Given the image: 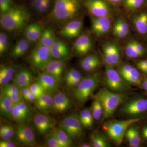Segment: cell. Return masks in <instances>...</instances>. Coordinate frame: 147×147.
Listing matches in <instances>:
<instances>
[{"label":"cell","mask_w":147,"mask_h":147,"mask_svg":"<svg viewBox=\"0 0 147 147\" xmlns=\"http://www.w3.org/2000/svg\"><path fill=\"white\" fill-rule=\"evenodd\" d=\"M135 63L137 69L144 74V76H147V59L139 60Z\"/></svg>","instance_id":"obj_43"},{"label":"cell","mask_w":147,"mask_h":147,"mask_svg":"<svg viewBox=\"0 0 147 147\" xmlns=\"http://www.w3.org/2000/svg\"><path fill=\"white\" fill-rule=\"evenodd\" d=\"M52 1V0H45L44 2L43 3L45 4V5L46 6L48 10H49V9L50 8V6H51Z\"/></svg>","instance_id":"obj_54"},{"label":"cell","mask_w":147,"mask_h":147,"mask_svg":"<svg viewBox=\"0 0 147 147\" xmlns=\"http://www.w3.org/2000/svg\"><path fill=\"white\" fill-rule=\"evenodd\" d=\"M15 134L17 141L21 144L34 146L36 140L32 129L28 124H18L16 127Z\"/></svg>","instance_id":"obj_10"},{"label":"cell","mask_w":147,"mask_h":147,"mask_svg":"<svg viewBox=\"0 0 147 147\" xmlns=\"http://www.w3.org/2000/svg\"><path fill=\"white\" fill-rule=\"evenodd\" d=\"M83 24L80 20L69 21L65 25L60 32L61 34L66 38H74L79 36L82 32Z\"/></svg>","instance_id":"obj_20"},{"label":"cell","mask_w":147,"mask_h":147,"mask_svg":"<svg viewBox=\"0 0 147 147\" xmlns=\"http://www.w3.org/2000/svg\"><path fill=\"white\" fill-rule=\"evenodd\" d=\"M21 94H22V97L24 98H25L27 95L31 91L29 88V87H25L21 89Z\"/></svg>","instance_id":"obj_52"},{"label":"cell","mask_w":147,"mask_h":147,"mask_svg":"<svg viewBox=\"0 0 147 147\" xmlns=\"http://www.w3.org/2000/svg\"><path fill=\"white\" fill-rule=\"evenodd\" d=\"M84 77L82 76V74L77 69L74 68L70 69L66 74L65 78L66 85L74 80L82 79Z\"/></svg>","instance_id":"obj_37"},{"label":"cell","mask_w":147,"mask_h":147,"mask_svg":"<svg viewBox=\"0 0 147 147\" xmlns=\"http://www.w3.org/2000/svg\"><path fill=\"white\" fill-rule=\"evenodd\" d=\"M141 119L132 118L125 120L108 121L103 125V130L112 142L115 144L119 146L123 142L129 127L139 121Z\"/></svg>","instance_id":"obj_5"},{"label":"cell","mask_w":147,"mask_h":147,"mask_svg":"<svg viewBox=\"0 0 147 147\" xmlns=\"http://www.w3.org/2000/svg\"><path fill=\"white\" fill-rule=\"evenodd\" d=\"M35 104L36 108L41 112H50L53 109V96L51 93L45 92L36 99Z\"/></svg>","instance_id":"obj_24"},{"label":"cell","mask_w":147,"mask_h":147,"mask_svg":"<svg viewBox=\"0 0 147 147\" xmlns=\"http://www.w3.org/2000/svg\"><path fill=\"white\" fill-rule=\"evenodd\" d=\"M125 137L130 147H138L141 146L142 136L138 127L134 125V124L127 129Z\"/></svg>","instance_id":"obj_23"},{"label":"cell","mask_w":147,"mask_h":147,"mask_svg":"<svg viewBox=\"0 0 147 147\" xmlns=\"http://www.w3.org/2000/svg\"><path fill=\"white\" fill-rule=\"evenodd\" d=\"M102 73L96 72L84 77L79 85L73 90V96L75 101L79 105L86 102L101 82Z\"/></svg>","instance_id":"obj_2"},{"label":"cell","mask_w":147,"mask_h":147,"mask_svg":"<svg viewBox=\"0 0 147 147\" xmlns=\"http://www.w3.org/2000/svg\"><path fill=\"white\" fill-rule=\"evenodd\" d=\"M11 6V0H0L1 14L5 13Z\"/></svg>","instance_id":"obj_45"},{"label":"cell","mask_w":147,"mask_h":147,"mask_svg":"<svg viewBox=\"0 0 147 147\" xmlns=\"http://www.w3.org/2000/svg\"><path fill=\"white\" fill-rule=\"evenodd\" d=\"M59 126L71 137L72 140L77 141L84 136L83 125L79 115L72 113L63 119L59 123Z\"/></svg>","instance_id":"obj_8"},{"label":"cell","mask_w":147,"mask_h":147,"mask_svg":"<svg viewBox=\"0 0 147 147\" xmlns=\"http://www.w3.org/2000/svg\"><path fill=\"white\" fill-rule=\"evenodd\" d=\"M0 147H15L16 145L15 143L10 140H2L0 142Z\"/></svg>","instance_id":"obj_49"},{"label":"cell","mask_w":147,"mask_h":147,"mask_svg":"<svg viewBox=\"0 0 147 147\" xmlns=\"http://www.w3.org/2000/svg\"><path fill=\"white\" fill-rule=\"evenodd\" d=\"M105 44L110 51L114 66L118 65L121 61L120 53L118 47L113 42H108Z\"/></svg>","instance_id":"obj_32"},{"label":"cell","mask_w":147,"mask_h":147,"mask_svg":"<svg viewBox=\"0 0 147 147\" xmlns=\"http://www.w3.org/2000/svg\"><path fill=\"white\" fill-rule=\"evenodd\" d=\"M79 116L84 128H91L93 126L94 118L91 110L88 108H85L80 112Z\"/></svg>","instance_id":"obj_30"},{"label":"cell","mask_w":147,"mask_h":147,"mask_svg":"<svg viewBox=\"0 0 147 147\" xmlns=\"http://www.w3.org/2000/svg\"><path fill=\"white\" fill-rule=\"evenodd\" d=\"M36 82L40 84L45 92L48 93L57 92L59 83L55 77L43 71L38 75Z\"/></svg>","instance_id":"obj_15"},{"label":"cell","mask_w":147,"mask_h":147,"mask_svg":"<svg viewBox=\"0 0 147 147\" xmlns=\"http://www.w3.org/2000/svg\"><path fill=\"white\" fill-rule=\"evenodd\" d=\"M56 39L53 29L48 27L42 31L38 43L50 48Z\"/></svg>","instance_id":"obj_28"},{"label":"cell","mask_w":147,"mask_h":147,"mask_svg":"<svg viewBox=\"0 0 147 147\" xmlns=\"http://www.w3.org/2000/svg\"><path fill=\"white\" fill-rule=\"evenodd\" d=\"M145 0H124L125 5L129 10L137 9L141 7Z\"/></svg>","instance_id":"obj_39"},{"label":"cell","mask_w":147,"mask_h":147,"mask_svg":"<svg viewBox=\"0 0 147 147\" xmlns=\"http://www.w3.org/2000/svg\"><path fill=\"white\" fill-rule=\"evenodd\" d=\"M65 67L64 61L52 59L42 70L43 72L55 77L60 82L61 80L62 75Z\"/></svg>","instance_id":"obj_19"},{"label":"cell","mask_w":147,"mask_h":147,"mask_svg":"<svg viewBox=\"0 0 147 147\" xmlns=\"http://www.w3.org/2000/svg\"><path fill=\"white\" fill-rule=\"evenodd\" d=\"M54 129L57 134L61 147L71 146L73 145L72 139L64 129L60 127L59 128Z\"/></svg>","instance_id":"obj_31"},{"label":"cell","mask_w":147,"mask_h":147,"mask_svg":"<svg viewBox=\"0 0 147 147\" xmlns=\"http://www.w3.org/2000/svg\"><path fill=\"white\" fill-rule=\"evenodd\" d=\"M125 53L127 57L129 59H137L143 56L136 50L132 40L127 44L125 47Z\"/></svg>","instance_id":"obj_36"},{"label":"cell","mask_w":147,"mask_h":147,"mask_svg":"<svg viewBox=\"0 0 147 147\" xmlns=\"http://www.w3.org/2000/svg\"><path fill=\"white\" fill-rule=\"evenodd\" d=\"M50 49L53 59L64 61L69 55V50L66 44L57 38Z\"/></svg>","instance_id":"obj_18"},{"label":"cell","mask_w":147,"mask_h":147,"mask_svg":"<svg viewBox=\"0 0 147 147\" xmlns=\"http://www.w3.org/2000/svg\"><path fill=\"white\" fill-rule=\"evenodd\" d=\"M8 125H2L0 128V134H3L5 132L8 127Z\"/></svg>","instance_id":"obj_53"},{"label":"cell","mask_w":147,"mask_h":147,"mask_svg":"<svg viewBox=\"0 0 147 147\" xmlns=\"http://www.w3.org/2000/svg\"><path fill=\"white\" fill-rule=\"evenodd\" d=\"M103 84L106 88L110 91L119 93H125L129 91L131 88L121 76L118 71L113 67L105 65Z\"/></svg>","instance_id":"obj_7"},{"label":"cell","mask_w":147,"mask_h":147,"mask_svg":"<svg viewBox=\"0 0 147 147\" xmlns=\"http://www.w3.org/2000/svg\"><path fill=\"white\" fill-rule=\"evenodd\" d=\"M80 147H92L91 145L89 144H83L80 145Z\"/></svg>","instance_id":"obj_55"},{"label":"cell","mask_w":147,"mask_h":147,"mask_svg":"<svg viewBox=\"0 0 147 147\" xmlns=\"http://www.w3.org/2000/svg\"><path fill=\"white\" fill-rule=\"evenodd\" d=\"M108 1L113 3H118L121 1V0H108Z\"/></svg>","instance_id":"obj_56"},{"label":"cell","mask_w":147,"mask_h":147,"mask_svg":"<svg viewBox=\"0 0 147 147\" xmlns=\"http://www.w3.org/2000/svg\"><path fill=\"white\" fill-rule=\"evenodd\" d=\"M14 103L7 96L1 93L0 112L3 118L7 120H12V112Z\"/></svg>","instance_id":"obj_22"},{"label":"cell","mask_w":147,"mask_h":147,"mask_svg":"<svg viewBox=\"0 0 147 147\" xmlns=\"http://www.w3.org/2000/svg\"><path fill=\"white\" fill-rule=\"evenodd\" d=\"M14 134V129L13 127L11 125H8L6 131L3 134H0L1 139L3 140H10L13 137Z\"/></svg>","instance_id":"obj_46"},{"label":"cell","mask_w":147,"mask_h":147,"mask_svg":"<svg viewBox=\"0 0 147 147\" xmlns=\"http://www.w3.org/2000/svg\"><path fill=\"white\" fill-rule=\"evenodd\" d=\"M85 4L94 17L108 16L110 14L109 7L102 0H85Z\"/></svg>","instance_id":"obj_12"},{"label":"cell","mask_w":147,"mask_h":147,"mask_svg":"<svg viewBox=\"0 0 147 147\" xmlns=\"http://www.w3.org/2000/svg\"><path fill=\"white\" fill-rule=\"evenodd\" d=\"M29 11L23 6H12L5 13L1 14L0 24L7 31L18 32L24 28L30 18Z\"/></svg>","instance_id":"obj_1"},{"label":"cell","mask_w":147,"mask_h":147,"mask_svg":"<svg viewBox=\"0 0 147 147\" xmlns=\"http://www.w3.org/2000/svg\"><path fill=\"white\" fill-rule=\"evenodd\" d=\"M79 8L78 0H55L51 18L57 23L67 22L78 14Z\"/></svg>","instance_id":"obj_3"},{"label":"cell","mask_w":147,"mask_h":147,"mask_svg":"<svg viewBox=\"0 0 147 147\" xmlns=\"http://www.w3.org/2000/svg\"><path fill=\"white\" fill-rule=\"evenodd\" d=\"M71 105V100L65 93L58 92L53 96L52 111L57 114L62 113L68 110Z\"/></svg>","instance_id":"obj_16"},{"label":"cell","mask_w":147,"mask_h":147,"mask_svg":"<svg viewBox=\"0 0 147 147\" xmlns=\"http://www.w3.org/2000/svg\"><path fill=\"white\" fill-rule=\"evenodd\" d=\"M92 115L95 120L98 121L102 117L103 108L101 102L96 98H94L91 108Z\"/></svg>","instance_id":"obj_33"},{"label":"cell","mask_w":147,"mask_h":147,"mask_svg":"<svg viewBox=\"0 0 147 147\" xmlns=\"http://www.w3.org/2000/svg\"><path fill=\"white\" fill-rule=\"evenodd\" d=\"M127 97L125 93H119L110 91L106 88L100 89L94 98H98L103 108L102 119H105L113 115L117 108Z\"/></svg>","instance_id":"obj_4"},{"label":"cell","mask_w":147,"mask_h":147,"mask_svg":"<svg viewBox=\"0 0 147 147\" xmlns=\"http://www.w3.org/2000/svg\"><path fill=\"white\" fill-rule=\"evenodd\" d=\"M100 59H101L100 57L97 54H92V55H88L82 59L80 61L79 63L82 68L84 66Z\"/></svg>","instance_id":"obj_41"},{"label":"cell","mask_w":147,"mask_h":147,"mask_svg":"<svg viewBox=\"0 0 147 147\" xmlns=\"http://www.w3.org/2000/svg\"><path fill=\"white\" fill-rule=\"evenodd\" d=\"M52 59L50 48L38 43L33 50L29 58L31 65L38 70H42Z\"/></svg>","instance_id":"obj_9"},{"label":"cell","mask_w":147,"mask_h":147,"mask_svg":"<svg viewBox=\"0 0 147 147\" xmlns=\"http://www.w3.org/2000/svg\"><path fill=\"white\" fill-rule=\"evenodd\" d=\"M103 51L104 53V60L106 65L110 66H114L110 51L105 43L103 46Z\"/></svg>","instance_id":"obj_44"},{"label":"cell","mask_w":147,"mask_h":147,"mask_svg":"<svg viewBox=\"0 0 147 147\" xmlns=\"http://www.w3.org/2000/svg\"><path fill=\"white\" fill-rule=\"evenodd\" d=\"M24 99L29 102H33V101H35L36 100V98L34 95L31 92H30L27 96Z\"/></svg>","instance_id":"obj_51"},{"label":"cell","mask_w":147,"mask_h":147,"mask_svg":"<svg viewBox=\"0 0 147 147\" xmlns=\"http://www.w3.org/2000/svg\"><path fill=\"white\" fill-rule=\"evenodd\" d=\"M92 30L97 36L107 34L111 28V22L108 16L93 17L92 18Z\"/></svg>","instance_id":"obj_14"},{"label":"cell","mask_w":147,"mask_h":147,"mask_svg":"<svg viewBox=\"0 0 147 147\" xmlns=\"http://www.w3.org/2000/svg\"><path fill=\"white\" fill-rule=\"evenodd\" d=\"M102 62L101 59L98 60L92 63L89 64L82 67V69L86 72H91L94 71L101 65Z\"/></svg>","instance_id":"obj_42"},{"label":"cell","mask_w":147,"mask_h":147,"mask_svg":"<svg viewBox=\"0 0 147 147\" xmlns=\"http://www.w3.org/2000/svg\"><path fill=\"white\" fill-rule=\"evenodd\" d=\"M129 32V27L126 21L122 18L117 20L113 28V33L116 37L124 38L128 34Z\"/></svg>","instance_id":"obj_29"},{"label":"cell","mask_w":147,"mask_h":147,"mask_svg":"<svg viewBox=\"0 0 147 147\" xmlns=\"http://www.w3.org/2000/svg\"><path fill=\"white\" fill-rule=\"evenodd\" d=\"M143 77H144V79L145 80H146L147 81V76H144H144H143Z\"/></svg>","instance_id":"obj_57"},{"label":"cell","mask_w":147,"mask_h":147,"mask_svg":"<svg viewBox=\"0 0 147 147\" xmlns=\"http://www.w3.org/2000/svg\"><path fill=\"white\" fill-rule=\"evenodd\" d=\"M9 39L8 36L6 33L1 32L0 33V55L5 54L9 47Z\"/></svg>","instance_id":"obj_35"},{"label":"cell","mask_w":147,"mask_h":147,"mask_svg":"<svg viewBox=\"0 0 147 147\" xmlns=\"http://www.w3.org/2000/svg\"><path fill=\"white\" fill-rule=\"evenodd\" d=\"M45 142L47 146L49 147H61L54 129L53 131L47 134Z\"/></svg>","instance_id":"obj_38"},{"label":"cell","mask_w":147,"mask_h":147,"mask_svg":"<svg viewBox=\"0 0 147 147\" xmlns=\"http://www.w3.org/2000/svg\"><path fill=\"white\" fill-rule=\"evenodd\" d=\"M30 43V42L25 37L19 39L12 49L11 53V57L17 59L25 55L28 50Z\"/></svg>","instance_id":"obj_25"},{"label":"cell","mask_w":147,"mask_h":147,"mask_svg":"<svg viewBox=\"0 0 147 147\" xmlns=\"http://www.w3.org/2000/svg\"><path fill=\"white\" fill-rule=\"evenodd\" d=\"M44 1L45 0H33V1L32 3L33 8L37 13H38L41 6L44 3Z\"/></svg>","instance_id":"obj_48"},{"label":"cell","mask_w":147,"mask_h":147,"mask_svg":"<svg viewBox=\"0 0 147 147\" xmlns=\"http://www.w3.org/2000/svg\"><path fill=\"white\" fill-rule=\"evenodd\" d=\"M42 25L38 23H33L29 24L25 29V37L30 42L38 41L43 30Z\"/></svg>","instance_id":"obj_21"},{"label":"cell","mask_w":147,"mask_h":147,"mask_svg":"<svg viewBox=\"0 0 147 147\" xmlns=\"http://www.w3.org/2000/svg\"><path fill=\"white\" fill-rule=\"evenodd\" d=\"M133 24L139 34L144 35L147 34V13L142 12L134 17Z\"/></svg>","instance_id":"obj_27"},{"label":"cell","mask_w":147,"mask_h":147,"mask_svg":"<svg viewBox=\"0 0 147 147\" xmlns=\"http://www.w3.org/2000/svg\"><path fill=\"white\" fill-rule=\"evenodd\" d=\"M119 113L132 118H142L147 115V97L136 96L129 100H125L121 105Z\"/></svg>","instance_id":"obj_6"},{"label":"cell","mask_w":147,"mask_h":147,"mask_svg":"<svg viewBox=\"0 0 147 147\" xmlns=\"http://www.w3.org/2000/svg\"><path fill=\"white\" fill-rule=\"evenodd\" d=\"M133 44L136 50L142 56H144L146 53V50L145 47L142 44L136 40H132Z\"/></svg>","instance_id":"obj_47"},{"label":"cell","mask_w":147,"mask_h":147,"mask_svg":"<svg viewBox=\"0 0 147 147\" xmlns=\"http://www.w3.org/2000/svg\"><path fill=\"white\" fill-rule=\"evenodd\" d=\"M141 136L145 141L147 142V124L144 125L142 129Z\"/></svg>","instance_id":"obj_50"},{"label":"cell","mask_w":147,"mask_h":147,"mask_svg":"<svg viewBox=\"0 0 147 147\" xmlns=\"http://www.w3.org/2000/svg\"><path fill=\"white\" fill-rule=\"evenodd\" d=\"M29 87L31 92L36 97V99L39 98L42 93L45 92L42 87L37 82L31 84Z\"/></svg>","instance_id":"obj_40"},{"label":"cell","mask_w":147,"mask_h":147,"mask_svg":"<svg viewBox=\"0 0 147 147\" xmlns=\"http://www.w3.org/2000/svg\"><path fill=\"white\" fill-rule=\"evenodd\" d=\"M92 40L90 36L88 34L80 36L73 43L74 51L78 56L86 55L92 50Z\"/></svg>","instance_id":"obj_13"},{"label":"cell","mask_w":147,"mask_h":147,"mask_svg":"<svg viewBox=\"0 0 147 147\" xmlns=\"http://www.w3.org/2000/svg\"><path fill=\"white\" fill-rule=\"evenodd\" d=\"M33 124L37 132L43 134L55 127L56 121L47 113L41 112L36 113L34 116Z\"/></svg>","instance_id":"obj_11"},{"label":"cell","mask_w":147,"mask_h":147,"mask_svg":"<svg viewBox=\"0 0 147 147\" xmlns=\"http://www.w3.org/2000/svg\"><path fill=\"white\" fill-rule=\"evenodd\" d=\"M15 69L10 65H3L0 68V85L1 86L7 85L15 74Z\"/></svg>","instance_id":"obj_26"},{"label":"cell","mask_w":147,"mask_h":147,"mask_svg":"<svg viewBox=\"0 0 147 147\" xmlns=\"http://www.w3.org/2000/svg\"><path fill=\"white\" fill-rule=\"evenodd\" d=\"M92 146L94 147H108L110 146L108 142L100 132H96L92 135Z\"/></svg>","instance_id":"obj_34"},{"label":"cell","mask_w":147,"mask_h":147,"mask_svg":"<svg viewBox=\"0 0 147 147\" xmlns=\"http://www.w3.org/2000/svg\"><path fill=\"white\" fill-rule=\"evenodd\" d=\"M33 79L32 73L26 67L19 69L14 74L13 82L20 89L29 87Z\"/></svg>","instance_id":"obj_17"}]
</instances>
